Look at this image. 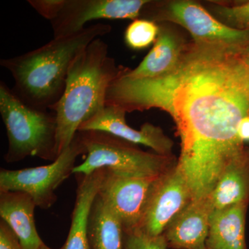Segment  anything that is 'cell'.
I'll list each match as a JSON object with an SVG mask.
<instances>
[{"mask_svg": "<svg viewBox=\"0 0 249 249\" xmlns=\"http://www.w3.org/2000/svg\"><path fill=\"white\" fill-rule=\"evenodd\" d=\"M192 200L189 186L176 164L159 178L137 229L149 235H163L167 228Z\"/></svg>", "mask_w": 249, "mask_h": 249, "instance_id": "cell-10", "label": "cell"}, {"mask_svg": "<svg viewBox=\"0 0 249 249\" xmlns=\"http://www.w3.org/2000/svg\"><path fill=\"white\" fill-rule=\"evenodd\" d=\"M245 87L247 96H248L249 100V68H248V67H247V74H246Z\"/></svg>", "mask_w": 249, "mask_h": 249, "instance_id": "cell-26", "label": "cell"}, {"mask_svg": "<svg viewBox=\"0 0 249 249\" xmlns=\"http://www.w3.org/2000/svg\"><path fill=\"white\" fill-rule=\"evenodd\" d=\"M124 249H168L163 235L151 236L139 230L124 231Z\"/></svg>", "mask_w": 249, "mask_h": 249, "instance_id": "cell-20", "label": "cell"}, {"mask_svg": "<svg viewBox=\"0 0 249 249\" xmlns=\"http://www.w3.org/2000/svg\"><path fill=\"white\" fill-rule=\"evenodd\" d=\"M38 249H53L50 248V247H49L48 246H47L45 245V244H44V245H42V246H41L40 248H39ZM59 249H62V248Z\"/></svg>", "mask_w": 249, "mask_h": 249, "instance_id": "cell-27", "label": "cell"}, {"mask_svg": "<svg viewBox=\"0 0 249 249\" xmlns=\"http://www.w3.org/2000/svg\"><path fill=\"white\" fill-rule=\"evenodd\" d=\"M160 28L150 19H136L129 24L124 31L126 45L133 50H142L155 43Z\"/></svg>", "mask_w": 249, "mask_h": 249, "instance_id": "cell-19", "label": "cell"}, {"mask_svg": "<svg viewBox=\"0 0 249 249\" xmlns=\"http://www.w3.org/2000/svg\"><path fill=\"white\" fill-rule=\"evenodd\" d=\"M239 51L194 42L168 74L131 78L124 73L108 89L106 106L126 112L157 108L173 118L181 140L177 165L193 200L211 196L223 170L245 148L238 127L249 116L247 67Z\"/></svg>", "mask_w": 249, "mask_h": 249, "instance_id": "cell-1", "label": "cell"}, {"mask_svg": "<svg viewBox=\"0 0 249 249\" xmlns=\"http://www.w3.org/2000/svg\"><path fill=\"white\" fill-rule=\"evenodd\" d=\"M213 9L215 14L229 27L249 31V1L233 6L218 4L213 6Z\"/></svg>", "mask_w": 249, "mask_h": 249, "instance_id": "cell-21", "label": "cell"}, {"mask_svg": "<svg viewBox=\"0 0 249 249\" xmlns=\"http://www.w3.org/2000/svg\"><path fill=\"white\" fill-rule=\"evenodd\" d=\"M36 205L27 193L0 191V216L19 239L22 249H38L44 245L36 229Z\"/></svg>", "mask_w": 249, "mask_h": 249, "instance_id": "cell-13", "label": "cell"}, {"mask_svg": "<svg viewBox=\"0 0 249 249\" xmlns=\"http://www.w3.org/2000/svg\"><path fill=\"white\" fill-rule=\"evenodd\" d=\"M109 24L88 26L74 35L58 37L40 48L13 58L0 65L14 80L13 91L28 106L47 110L58 103L65 91L72 62L90 43L109 34Z\"/></svg>", "mask_w": 249, "mask_h": 249, "instance_id": "cell-2", "label": "cell"}, {"mask_svg": "<svg viewBox=\"0 0 249 249\" xmlns=\"http://www.w3.org/2000/svg\"><path fill=\"white\" fill-rule=\"evenodd\" d=\"M160 175L136 176L104 168L98 196L119 218L124 231L140 226Z\"/></svg>", "mask_w": 249, "mask_h": 249, "instance_id": "cell-8", "label": "cell"}, {"mask_svg": "<svg viewBox=\"0 0 249 249\" xmlns=\"http://www.w3.org/2000/svg\"><path fill=\"white\" fill-rule=\"evenodd\" d=\"M88 237L91 249H124L122 224L98 195L90 212Z\"/></svg>", "mask_w": 249, "mask_h": 249, "instance_id": "cell-18", "label": "cell"}, {"mask_svg": "<svg viewBox=\"0 0 249 249\" xmlns=\"http://www.w3.org/2000/svg\"><path fill=\"white\" fill-rule=\"evenodd\" d=\"M27 2L41 16L52 22L58 16L65 0H28Z\"/></svg>", "mask_w": 249, "mask_h": 249, "instance_id": "cell-22", "label": "cell"}, {"mask_svg": "<svg viewBox=\"0 0 249 249\" xmlns=\"http://www.w3.org/2000/svg\"><path fill=\"white\" fill-rule=\"evenodd\" d=\"M211 196L192 200L163 233L169 249H207Z\"/></svg>", "mask_w": 249, "mask_h": 249, "instance_id": "cell-12", "label": "cell"}, {"mask_svg": "<svg viewBox=\"0 0 249 249\" xmlns=\"http://www.w3.org/2000/svg\"><path fill=\"white\" fill-rule=\"evenodd\" d=\"M238 56L242 63L249 68V45L241 49L238 52Z\"/></svg>", "mask_w": 249, "mask_h": 249, "instance_id": "cell-25", "label": "cell"}, {"mask_svg": "<svg viewBox=\"0 0 249 249\" xmlns=\"http://www.w3.org/2000/svg\"><path fill=\"white\" fill-rule=\"evenodd\" d=\"M87 157L73 175H88L102 168L136 176H158L178 163L173 155L144 151L135 144L99 131H79Z\"/></svg>", "mask_w": 249, "mask_h": 249, "instance_id": "cell-5", "label": "cell"}, {"mask_svg": "<svg viewBox=\"0 0 249 249\" xmlns=\"http://www.w3.org/2000/svg\"><path fill=\"white\" fill-rule=\"evenodd\" d=\"M186 46L178 36L160 29L153 47L138 67L127 69L124 76L131 78H152L173 71L181 60Z\"/></svg>", "mask_w": 249, "mask_h": 249, "instance_id": "cell-16", "label": "cell"}, {"mask_svg": "<svg viewBox=\"0 0 249 249\" xmlns=\"http://www.w3.org/2000/svg\"><path fill=\"white\" fill-rule=\"evenodd\" d=\"M86 154L79 134L51 164L19 170H0V191L27 193L37 207L49 209L57 201L55 191L70 175L77 158Z\"/></svg>", "mask_w": 249, "mask_h": 249, "instance_id": "cell-6", "label": "cell"}, {"mask_svg": "<svg viewBox=\"0 0 249 249\" xmlns=\"http://www.w3.org/2000/svg\"><path fill=\"white\" fill-rule=\"evenodd\" d=\"M238 136L242 142L249 141V116H246L241 121L238 127Z\"/></svg>", "mask_w": 249, "mask_h": 249, "instance_id": "cell-24", "label": "cell"}, {"mask_svg": "<svg viewBox=\"0 0 249 249\" xmlns=\"http://www.w3.org/2000/svg\"><path fill=\"white\" fill-rule=\"evenodd\" d=\"M149 0H65L51 22L54 38L74 35L98 19H138Z\"/></svg>", "mask_w": 249, "mask_h": 249, "instance_id": "cell-9", "label": "cell"}, {"mask_svg": "<svg viewBox=\"0 0 249 249\" xmlns=\"http://www.w3.org/2000/svg\"><path fill=\"white\" fill-rule=\"evenodd\" d=\"M126 68L109 56L101 37L90 43L72 62L61 98L52 110L57 122V154L73 142L80 126L106 107L108 89Z\"/></svg>", "mask_w": 249, "mask_h": 249, "instance_id": "cell-3", "label": "cell"}, {"mask_svg": "<svg viewBox=\"0 0 249 249\" xmlns=\"http://www.w3.org/2000/svg\"><path fill=\"white\" fill-rule=\"evenodd\" d=\"M104 168L90 175H76L78 187L71 227L62 249H91L88 237L90 212L102 180Z\"/></svg>", "mask_w": 249, "mask_h": 249, "instance_id": "cell-14", "label": "cell"}, {"mask_svg": "<svg viewBox=\"0 0 249 249\" xmlns=\"http://www.w3.org/2000/svg\"><path fill=\"white\" fill-rule=\"evenodd\" d=\"M249 204L242 202L213 211L206 240L207 249H248L245 226Z\"/></svg>", "mask_w": 249, "mask_h": 249, "instance_id": "cell-15", "label": "cell"}, {"mask_svg": "<svg viewBox=\"0 0 249 249\" xmlns=\"http://www.w3.org/2000/svg\"><path fill=\"white\" fill-rule=\"evenodd\" d=\"M142 14H146L144 19L154 22L166 20L179 24L189 31L196 43L240 50L249 45V31L235 29L219 22L194 1H174L162 7L150 1L142 9Z\"/></svg>", "mask_w": 249, "mask_h": 249, "instance_id": "cell-7", "label": "cell"}, {"mask_svg": "<svg viewBox=\"0 0 249 249\" xmlns=\"http://www.w3.org/2000/svg\"><path fill=\"white\" fill-rule=\"evenodd\" d=\"M0 249H22L17 235L2 219L0 220Z\"/></svg>", "mask_w": 249, "mask_h": 249, "instance_id": "cell-23", "label": "cell"}, {"mask_svg": "<svg viewBox=\"0 0 249 249\" xmlns=\"http://www.w3.org/2000/svg\"><path fill=\"white\" fill-rule=\"evenodd\" d=\"M0 115L6 129L7 163L28 157L55 160L57 154V122L55 114L28 106L3 81L0 83Z\"/></svg>", "mask_w": 249, "mask_h": 249, "instance_id": "cell-4", "label": "cell"}, {"mask_svg": "<svg viewBox=\"0 0 249 249\" xmlns=\"http://www.w3.org/2000/svg\"><path fill=\"white\" fill-rule=\"evenodd\" d=\"M126 111L115 106H106L98 114L80 126L79 131L106 132L135 145L150 147L159 155L171 156L173 142L158 126L149 123L140 129L131 127L126 123Z\"/></svg>", "mask_w": 249, "mask_h": 249, "instance_id": "cell-11", "label": "cell"}, {"mask_svg": "<svg viewBox=\"0 0 249 249\" xmlns=\"http://www.w3.org/2000/svg\"><path fill=\"white\" fill-rule=\"evenodd\" d=\"M211 196L213 210L249 203V147L229 162Z\"/></svg>", "mask_w": 249, "mask_h": 249, "instance_id": "cell-17", "label": "cell"}, {"mask_svg": "<svg viewBox=\"0 0 249 249\" xmlns=\"http://www.w3.org/2000/svg\"></svg>", "mask_w": 249, "mask_h": 249, "instance_id": "cell-28", "label": "cell"}]
</instances>
